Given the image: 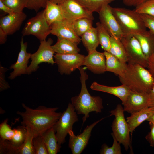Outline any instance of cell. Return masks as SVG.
I'll return each mask as SVG.
<instances>
[{
  "label": "cell",
  "instance_id": "obj_43",
  "mask_svg": "<svg viewBox=\"0 0 154 154\" xmlns=\"http://www.w3.org/2000/svg\"><path fill=\"white\" fill-rule=\"evenodd\" d=\"M148 107L154 110V85L148 93Z\"/></svg>",
  "mask_w": 154,
  "mask_h": 154
},
{
  "label": "cell",
  "instance_id": "obj_44",
  "mask_svg": "<svg viewBox=\"0 0 154 154\" xmlns=\"http://www.w3.org/2000/svg\"><path fill=\"white\" fill-rule=\"evenodd\" d=\"M0 9L7 14H11L13 12L12 10L5 5L3 1L0 0Z\"/></svg>",
  "mask_w": 154,
  "mask_h": 154
},
{
  "label": "cell",
  "instance_id": "obj_1",
  "mask_svg": "<svg viewBox=\"0 0 154 154\" xmlns=\"http://www.w3.org/2000/svg\"><path fill=\"white\" fill-rule=\"evenodd\" d=\"M24 112L17 111V114L22 119L21 124L31 129L37 135H42L52 127L59 119L62 113L57 112V107H47L40 106L32 109L22 104Z\"/></svg>",
  "mask_w": 154,
  "mask_h": 154
},
{
  "label": "cell",
  "instance_id": "obj_48",
  "mask_svg": "<svg viewBox=\"0 0 154 154\" xmlns=\"http://www.w3.org/2000/svg\"><path fill=\"white\" fill-rule=\"evenodd\" d=\"M1 0V1H4L5 0Z\"/></svg>",
  "mask_w": 154,
  "mask_h": 154
},
{
  "label": "cell",
  "instance_id": "obj_18",
  "mask_svg": "<svg viewBox=\"0 0 154 154\" xmlns=\"http://www.w3.org/2000/svg\"><path fill=\"white\" fill-rule=\"evenodd\" d=\"M27 18L24 12L13 13L1 17L0 28L8 35H12L18 30Z\"/></svg>",
  "mask_w": 154,
  "mask_h": 154
},
{
  "label": "cell",
  "instance_id": "obj_30",
  "mask_svg": "<svg viewBox=\"0 0 154 154\" xmlns=\"http://www.w3.org/2000/svg\"><path fill=\"white\" fill-rule=\"evenodd\" d=\"M26 127L27 131L26 137L24 143L18 150V154H35L33 140L37 135L31 129Z\"/></svg>",
  "mask_w": 154,
  "mask_h": 154
},
{
  "label": "cell",
  "instance_id": "obj_46",
  "mask_svg": "<svg viewBox=\"0 0 154 154\" xmlns=\"http://www.w3.org/2000/svg\"><path fill=\"white\" fill-rule=\"evenodd\" d=\"M147 121L149 123L154 124V114L151 115Z\"/></svg>",
  "mask_w": 154,
  "mask_h": 154
},
{
  "label": "cell",
  "instance_id": "obj_3",
  "mask_svg": "<svg viewBox=\"0 0 154 154\" xmlns=\"http://www.w3.org/2000/svg\"><path fill=\"white\" fill-rule=\"evenodd\" d=\"M119 77L122 84L139 93L148 94L154 85V79L148 70L138 64L127 63L124 75Z\"/></svg>",
  "mask_w": 154,
  "mask_h": 154
},
{
  "label": "cell",
  "instance_id": "obj_6",
  "mask_svg": "<svg viewBox=\"0 0 154 154\" xmlns=\"http://www.w3.org/2000/svg\"><path fill=\"white\" fill-rule=\"evenodd\" d=\"M74 106L69 103L66 110L53 127L58 143L60 147L66 142L65 139L69 132L73 131V124L78 120L77 114Z\"/></svg>",
  "mask_w": 154,
  "mask_h": 154
},
{
  "label": "cell",
  "instance_id": "obj_26",
  "mask_svg": "<svg viewBox=\"0 0 154 154\" xmlns=\"http://www.w3.org/2000/svg\"><path fill=\"white\" fill-rule=\"evenodd\" d=\"M81 37V41L88 53L96 50L99 44L96 27H92Z\"/></svg>",
  "mask_w": 154,
  "mask_h": 154
},
{
  "label": "cell",
  "instance_id": "obj_10",
  "mask_svg": "<svg viewBox=\"0 0 154 154\" xmlns=\"http://www.w3.org/2000/svg\"><path fill=\"white\" fill-rule=\"evenodd\" d=\"M100 22L111 37L121 40L124 35L109 4H105L98 13Z\"/></svg>",
  "mask_w": 154,
  "mask_h": 154
},
{
  "label": "cell",
  "instance_id": "obj_25",
  "mask_svg": "<svg viewBox=\"0 0 154 154\" xmlns=\"http://www.w3.org/2000/svg\"><path fill=\"white\" fill-rule=\"evenodd\" d=\"M44 15L48 23L50 26L55 22L64 19L60 5L48 0L44 9Z\"/></svg>",
  "mask_w": 154,
  "mask_h": 154
},
{
  "label": "cell",
  "instance_id": "obj_5",
  "mask_svg": "<svg viewBox=\"0 0 154 154\" xmlns=\"http://www.w3.org/2000/svg\"><path fill=\"white\" fill-rule=\"evenodd\" d=\"M123 107L121 105L118 104L115 109L109 112L110 113V116L114 115L115 116L111 125L113 132L112 133L127 151L131 147L130 132L125 117Z\"/></svg>",
  "mask_w": 154,
  "mask_h": 154
},
{
  "label": "cell",
  "instance_id": "obj_15",
  "mask_svg": "<svg viewBox=\"0 0 154 154\" xmlns=\"http://www.w3.org/2000/svg\"><path fill=\"white\" fill-rule=\"evenodd\" d=\"M51 34L57 37L65 38L78 44L81 38L75 33L73 22L66 19L53 23L50 26Z\"/></svg>",
  "mask_w": 154,
  "mask_h": 154
},
{
  "label": "cell",
  "instance_id": "obj_22",
  "mask_svg": "<svg viewBox=\"0 0 154 154\" xmlns=\"http://www.w3.org/2000/svg\"><path fill=\"white\" fill-rule=\"evenodd\" d=\"M153 114L154 110L147 107L132 113L130 116L127 117L126 121L130 133H132L136 128L143 122L147 121Z\"/></svg>",
  "mask_w": 154,
  "mask_h": 154
},
{
  "label": "cell",
  "instance_id": "obj_11",
  "mask_svg": "<svg viewBox=\"0 0 154 154\" xmlns=\"http://www.w3.org/2000/svg\"><path fill=\"white\" fill-rule=\"evenodd\" d=\"M54 57L60 74L68 75L83 65L85 56L78 53L67 54L56 53Z\"/></svg>",
  "mask_w": 154,
  "mask_h": 154
},
{
  "label": "cell",
  "instance_id": "obj_20",
  "mask_svg": "<svg viewBox=\"0 0 154 154\" xmlns=\"http://www.w3.org/2000/svg\"><path fill=\"white\" fill-rule=\"evenodd\" d=\"M90 88L93 90L108 93L117 97L122 101V104L125 101L131 91L123 84L117 86H108L99 84L96 82L92 84Z\"/></svg>",
  "mask_w": 154,
  "mask_h": 154
},
{
  "label": "cell",
  "instance_id": "obj_23",
  "mask_svg": "<svg viewBox=\"0 0 154 154\" xmlns=\"http://www.w3.org/2000/svg\"><path fill=\"white\" fill-rule=\"evenodd\" d=\"M56 43L52 48L56 53L61 54H72L78 53L80 49L76 43L68 39L57 37Z\"/></svg>",
  "mask_w": 154,
  "mask_h": 154
},
{
  "label": "cell",
  "instance_id": "obj_39",
  "mask_svg": "<svg viewBox=\"0 0 154 154\" xmlns=\"http://www.w3.org/2000/svg\"><path fill=\"white\" fill-rule=\"evenodd\" d=\"M146 27L154 37V17L147 14H140Z\"/></svg>",
  "mask_w": 154,
  "mask_h": 154
},
{
  "label": "cell",
  "instance_id": "obj_29",
  "mask_svg": "<svg viewBox=\"0 0 154 154\" xmlns=\"http://www.w3.org/2000/svg\"><path fill=\"white\" fill-rule=\"evenodd\" d=\"M99 44L105 51L109 52L110 48L111 36L100 22L96 23Z\"/></svg>",
  "mask_w": 154,
  "mask_h": 154
},
{
  "label": "cell",
  "instance_id": "obj_35",
  "mask_svg": "<svg viewBox=\"0 0 154 154\" xmlns=\"http://www.w3.org/2000/svg\"><path fill=\"white\" fill-rule=\"evenodd\" d=\"M8 119H5L0 125V139L10 140L15 133V129H12L7 124Z\"/></svg>",
  "mask_w": 154,
  "mask_h": 154
},
{
  "label": "cell",
  "instance_id": "obj_41",
  "mask_svg": "<svg viewBox=\"0 0 154 154\" xmlns=\"http://www.w3.org/2000/svg\"><path fill=\"white\" fill-rule=\"evenodd\" d=\"M147 68L154 79V51L148 59Z\"/></svg>",
  "mask_w": 154,
  "mask_h": 154
},
{
  "label": "cell",
  "instance_id": "obj_8",
  "mask_svg": "<svg viewBox=\"0 0 154 154\" xmlns=\"http://www.w3.org/2000/svg\"><path fill=\"white\" fill-rule=\"evenodd\" d=\"M121 40L126 51L128 63L138 64L147 68L148 60L133 35H125Z\"/></svg>",
  "mask_w": 154,
  "mask_h": 154
},
{
  "label": "cell",
  "instance_id": "obj_37",
  "mask_svg": "<svg viewBox=\"0 0 154 154\" xmlns=\"http://www.w3.org/2000/svg\"><path fill=\"white\" fill-rule=\"evenodd\" d=\"M33 145L35 154H48V153L42 135L38 134L33 140Z\"/></svg>",
  "mask_w": 154,
  "mask_h": 154
},
{
  "label": "cell",
  "instance_id": "obj_16",
  "mask_svg": "<svg viewBox=\"0 0 154 154\" xmlns=\"http://www.w3.org/2000/svg\"><path fill=\"white\" fill-rule=\"evenodd\" d=\"M20 46V50L17 60L10 67V69H13V71L10 74L8 77L10 79H13L22 74H27V69L28 67L27 64L32 54L27 52V43L24 42L23 37L21 38Z\"/></svg>",
  "mask_w": 154,
  "mask_h": 154
},
{
  "label": "cell",
  "instance_id": "obj_13",
  "mask_svg": "<svg viewBox=\"0 0 154 154\" xmlns=\"http://www.w3.org/2000/svg\"><path fill=\"white\" fill-rule=\"evenodd\" d=\"M15 129V134L11 140L0 139V154H18V150L25 139L27 130V127L22 125Z\"/></svg>",
  "mask_w": 154,
  "mask_h": 154
},
{
  "label": "cell",
  "instance_id": "obj_36",
  "mask_svg": "<svg viewBox=\"0 0 154 154\" xmlns=\"http://www.w3.org/2000/svg\"><path fill=\"white\" fill-rule=\"evenodd\" d=\"M3 2L14 13H21L25 8H26L27 0H5Z\"/></svg>",
  "mask_w": 154,
  "mask_h": 154
},
{
  "label": "cell",
  "instance_id": "obj_24",
  "mask_svg": "<svg viewBox=\"0 0 154 154\" xmlns=\"http://www.w3.org/2000/svg\"><path fill=\"white\" fill-rule=\"evenodd\" d=\"M133 35L138 41L142 51L148 60L154 51V37L149 31L144 34Z\"/></svg>",
  "mask_w": 154,
  "mask_h": 154
},
{
  "label": "cell",
  "instance_id": "obj_31",
  "mask_svg": "<svg viewBox=\"0 0 154 154\" xmlns=\"http://www.w3.org/2000/svg\"><path fill=\"white\" fill-rule=\"evenodd\" d=\"M89 12L98 13L105 4L114 0H76Z\"/></svg>",
  "mask_w": 154,
  "mask_h": 154
},
{
  "label": "cell",
  "instance_id": "obj_28",
  "mask_svg": "<svg viewBox=\"0 0 154 154\" xmlns=\"http://www.w3.org/2000/svg\"><path fill=\"white\" fill-rule=\"evenodd\" d=\"M110 48L109 52L121 61L127 62V58L124 46L121 40L111 36Z\"/></svg>",
  "mask_w": 154,
  "mask_h": 154
},
{
  "label": "cell",
  "instance_id": "obj_17",
  "mask_svg": "<svg viewBox=\"0 0 154 154\" xmlns=\"http://www.w3.org/2000/svg\"><path fill=\"white\" fill-rule=\"evenodd\" d=\"M148 94L130 91L122 104L124 112L131 114L148 107Z\"/></svg>",
  "mask_w": 154,
  "mask_h": 154
},
{
  "label": "cell",
  "instance_id": "obj_9",
  "mask_svg": "<svg viewBox=\"0 0 154 154\" xmlns=\"http://www.w3.org/2000/svg\"><path fill=\"white\" fill-rule=\"evenodd\" d=\"M53 41L51 38L40 42L37 50L32 54L31 62L27 69V74L29 75L36 71L39 68L38 65L42 63H47L52 65L55 63L53 59L54 52L52 48Z\"/></svg>",
  "mask_w": 154,
  "mask_h": 154
},
{
  "label": "cell",
  "instance_id": "obj_47",
  "mask_svg": "<svg viewBox=\"0 0 154 154\" xmlns=\"http://www.w3.org/2000/svg\"><path fill=\"white\" fill-rule=\"evenodd\" d=\"M49 1L53 3L59 4L65 0H48Z\"/></svg>",
  "mask_w": 154,
  "mask_h": 154
},
{
  "label": "cell",
  "instance_id": "obj_2",
  "mask_svg": "<svg viewBox=\"0 0 154 154\" xmlns=\"http://www.w3.org/2000/svg\"><path fill=\"white\" fill-rule=\"evenodd\" d=\"M80 74L81 88L80 93L78 96L72 97L71 104L78 114H82L83 123L89 117V113L92 112L100 113L103 108V100L99 96H92L88 90L86 80L88 75L83 67L79 69Z\"/></svg>",
  "mask_w": 154,
  "mask_h": 154
},
{
  "label": "cell",
  "instance_id": "obj_38",
  "mask_svg": "<svg viewBox=\"0 0 154 154\" xmlns=\"http://www.w3.org/2000/svg\"><path fill=\"white\" fill-rule=\"evenodd\" d=\"M48 0H27L26 8L37 12L42 8H45Z\"/></svg>",
  "mask_w": 154,
  "mask_h": 154
},
{
  "label": "cell",
  "instance_id": "obj_7",
  "mask_svg": "<svg viewBox=\"0 0 154 154\" xmlns=\"http://www.w3.org/2000/svg\"><path fill=\"white\" fill-rule=\"evenodd\" d=\"M50 26L48 23L44 15V10L29 19L22 31L23 36L33 35L40 42L46 40L51 34Z\"/></svg>",
  "mask_w": 154,
  "mask_h": 154
},
{
  "label": "cell",
  "instance_id": "obj_12",
  "mask_svg": "<svg viewBox=\"0 0 154 154\" xmlns=\"http://www.w3.org/2000/svg\"><path fill=\"white\" fill-rule=\"evenodd\" d=\"M64 19L73 22L76 20L86 17L93 20V13L87 10L76 0H65L59 4Z\"/></svg>",
  "mask_w": 154,
  "mask_h": 154
},
{
  "label": "cell",
  "instance_id": "obj_14",
  "mask_svg": "<svg viewBox=\"0 0 154 154\" xmlns=\"http://www.w3.org/2000/svg\"><path fill=\"white\" fill-rule=\"evenodd\" d=\"M104 118H102L87 126L82 132L79 135H75L73 131L69 132L68 147L70 149L72 154H80L82 152L88 143L92 129Z\"/></svg>",
  "mask_w": 154,
  "mask_h": 154
},
{
  "label": "cell",
  "instance_id": "obj_34",
  "mask_svg": "<svg viewBox=\"0 0 154 154\" xmlns=\"http://www.w3.org/2000/svg\"><path fill=\"white\" fill-rule=\"evenodd\" d=\"M135 7V11L138 13L154 17V0H147Z\"/></svg>",
  "mask_w": 154,
  "mask_h": 154
},
{
  "label": "cell",
  "instance_id": "obj_42",
  "mask_svg": "<svg viewBox=\"0 0 154 154\" xmlns=\"http://www.w3.org/2000/svg\"><path fill=\"white\" fill-rule=\"evenodd\" d=\"M147 0H123L124 4L128 6H135L141 4Z\"/></svg>",
  "mask_w": 154,
  "mask_h": 154
},
{
  "label": "cell",
  "instance_id": "obj_45",
  "mask_svg": "<svg viewBox=\"0 0 154 154\" xmlns=\"http://www.w3.org/2000/svg\"><path fill=\"white\" fill-rule=\"evenodd\" d=\"M8 35L0 28V44H2L5 43L7 40Z\"/></svg>",
  "mask_w": 154,
  "mask_h": 154
},
{
  "label": "cell",
  "instance_id": "obj_21",
  "mask_svg": "<svg viewBox=\"0 0 154 154\" xmlns=\"http://www.w3.org/2000/svg\"><path fill=\"white\" fill-rule=\"evenodd\" d=\"M106 58V71L113 72L119 76L124 74L127 69V64L123 62L110 52H103Z\"/></svg>",
  "mask_w": 154,
  "mask_h": 154
},
{
  "label": "cell",
  "instance_id": "obj_33",
  "mask_svg": "<svg viewBox=\"0 0 154 154\" xmlns=\"http://www.w3.org/2000/svg\"><path fill=\"white\" fill-rule=\"evenodd\" d=\"M113 138L112 146L109 147L106 143L103 144L101 146L99 152L100 154H121L120 144L117 141L112 134L111 133Z\"/></svg>",
  "mask_w": 154,
  "mask_h": 154
},
{
  "label": "cell",
  "instance_id": "obj_40",
  "mask_svg": "<svg viewBox=\"0 0 154 154\" xmlns=\"http://www.w3.org/2000/svg\"><path fill=\"white\" fill-rule=\"evenodd\" d=\"M150 131L145 137L150 145L154 147V124L149 123Z\"/></svg>",
  "mask_w": 154,
  "mask_h": 154
},
{
  "label": "cell",
  "instance_id": "obj_4",
  "mask_svg": "<svg viewBox=\"0 0 154 154\" xmlns=\"http://www.w3.org/2000/svg\"><path fill=\"white\" fill-rule=\"evenodd\" d=\"M112 11L124 35L143 34L147 31L140 15L135 10L112 7Z\"/></svg>",
  "mask_w": 154,
  "mask_h": 154
},
{
  "label": "cell",
  "instance_id": "obj_27",
  "mask_svg": "<svg viewBox=\"0 0 154 154\" xmlns=\"http://www.w3.org/2000/svg\"><path fill=\"white\" fill-rule=\"evenodd\" d=\"M41 135L48 154H56L60 151L61 147L58 143L55 132L53 127L47 130Z\"/></svg>",
  "mask_w": 154,
  "mask_h": 154
},
{
  "label": "cell",
  "instance_id": "obj_19",
  "mask_svg": "<svg viewBox=\"0 0 154 154\" xmlns=\"http://www.w3.org/2000/svg\"><path fill=\"white\" fill-rule=\"evenodd\" d=\"M83 65L95 74H100L106 71V60L104 53L96 50L85 56Z\"/></svg>",
  "mask_w": 154,
  "mask_h": 154
},
{
  "label": "cell",
  "instance_id": "obj_32",
  "mask_svg": "<svg viewBox=\"0 0 154 154\" xmlns=\"http://www.w3.org/2000/svg\"><path fill=\"white\" fill-rule=\"evenodd\" d=\"M93 20L90 19L83 17L74 21L73 25L74 31L79 37H81L85 32L92 28Z\"/></svg>",
  "mask_w": 154,
  "mask_h": 154
}]
</instances>
